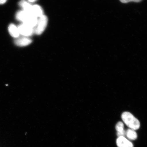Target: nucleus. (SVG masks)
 I'll return each instance as SVG.
<instances>
[{"instance_id":"obj_12","label":"nucleus","mask_w":147,"mask_h":147,"mask_svg":"<svg viewBox=\"0 0 147 147\" xmlns=\"http://www.w3.org/2000/svg\"><path fill=\"white\" fill-rule=\"evenodd\" d=\"M141 1L142 0H120L121 2L123 3H128L131 1L135 2H139Z\"/></svg>"},{"instance_id":"obj_14","label":"nucleus","mask_w":147,"mask_h":147,"mask_svg":"<svg viewBox=\"0 0 147 147\" xmlns=\"http://www.w3.org/2000/svg\"><path fill=\"white\" fill-rule=\"evenodd\" d=\"M29 2L31 3H33L34 2L36 1V0H28Z\"/></svg>"},{"instance_id":"obj_10","label":"nucleus","mask_w":147,"mask_h":147,"mask_svg":"<svg viewBox=\"0 0 147 147\" xmlns=\"http://www.w3.org/2000/svg\"><path fill=\"white\" fill-rule=\"evenodd\" d=\"M19 5L23 9L24 11L31 14L33 5L28 3L25 0H22L20 2Z\"/></svg>"},{"instance_id":"obj_6","label":"nucleus","mask_w":147,"mask_h":147,"mask_svg":"<svg viewBox=\"0 0 147 147\" xmlns=\"http://www.w3.org/2000/svg\"><path fill=\"white\" fill-rule=\"evenodd\" d=\"M30 14L24 11H19L16 14V18L18 21L22 22L23 23H25L30 16Z\"/></svg>"},{"instance_id":"obj_4","label":"nucleus","mask_w":147,"mask_h":147,"mask_svg":"<svg viewBox=\"0 0 147 147\" xmlns=\"http://www.w3.org/2000/svg\"><path fill=\"white\" fill-rule=\"evenodd\" d=\"M32 40L28 37L23 36L18 38L15 40L14 43L19 47H25L32 43Z\"/></svg>"},{"instance_id":"obj_9","label":"nucleus","mask_w":147,"mask_h":147,"mask_svg":"<svg viewBox=\"0 0 147 147\" xmlns=\"http://www.w3.org/2000/svg\"><path fill=\"white\" fill-rule=\"evenodd\" d=\"M117 131V136L119 137H124L126 136V131L124 129V124L122 122L117 123L115 126Z\"/></svg>"},{"instance_id":"obj_1","label":"nucleus","mask_w":147,"mask_h":147,"mask_svg":"<svg viewBox=\"0 0 147 147\" xmlns=\"http://www.w3.org/2000/svg\"><path fill=\"white\" fill-rule=\"evenodd\" d=\"M121 117L125 124L130 129L136 130L140 127V124L138 119L129 112H124Z\"/></svg>"},{"instance_id":"obj_2","label":"nucleus","mask_w":147,"mask_h":147,"mask_svg":"<svg viewBox=\"0 0 147 147\" xmlns=\"http://www.w3.org/2000/svg\"><path fill=\"white\" fill-rule=\"evenodd\" d=\"M48 18L45 15H42L38 19L37 23L34 28V33L37 35H40L43 33L47 27Z\"/></svg>"},{"instance_id":"obj_3","label":"nucleus","mask_w":147,"mask_h":147,"mask_svg":"<svg viewBox=\"0 0 147 147\" xmlns=\"http://www.w3.org/2000/svg\"><path fill=\"white\" fill-rule=\"evenodd\" d=\"M18 27L20 34L23 36L28 37L32 36L34 33V28L26 24H22Z\"/></svg>"},{"instance_id":"obj_13","label":"nucleus","mask_w":147,"mask_h":147,"mask_svg":"<svg viewBox=\"0 0 147 147\" xmlns=\"http://www.w3.org/2000/svg\"><path fill=\"white\" fill-rule=\"evenodd\" d=\"M7 1V0H0V5L4 4Z\"/></svg>"},{"instance_id":"obj_8","label":"nucleus","mask_w":147,"mask_h":147,"mask_svg":"<svg viewBox=\"0 0 147 147\" xmlns=\"http://www.w3.org/2000/svg\"><path fill=\"white\" fill-rule=\"evenodd\" d=\"M31 15L37 18L41 17L43 15L41 7L38 5H33Z\"/></svg>"},{"instance_id":"obj_11","label":"nucleus","mask_w":147,"mask_h":147,"mask_svg":"<svg viewBox=\"0 0 147 147\" xmlns=\"http://www.w3.org/2000/svg\"><path fill=\"white\" fill-rule=\"evenodd\" d=\"M126 136L129 139L131 140H134L137 138V134L135 130L128 129L126 131Z\"/></svg>"},{"instance_id":"obj_5","label":"nucleus","mask_w":147,"mask_h":147,"mask_svg":"<svg viewBox=\"0 0 147 147\" xmlns=\"http://www.w3.org/2000/svg\"><path fill=\"white\" fill-rule=\"evenodd\" d=\"M116 143L118 147H134L133 143L124 137L117 138Z\"/></svg>"},{"instance_id":"obj_7","label":"nucleus","mask_w":147,"mask_h":147,"mask_svg":"<svg viewBox=\"0 0 147 147\" xmlns=\"http://www.w3.org/2000/svg\"><path fill=\"white\" fill-rule=\"evenodd\" d=\"M8 31L9 34L13 37L17 38L19 37L20 35L18 27L14 24H11L9 25Z\"/></svg>"}]
</instances>
